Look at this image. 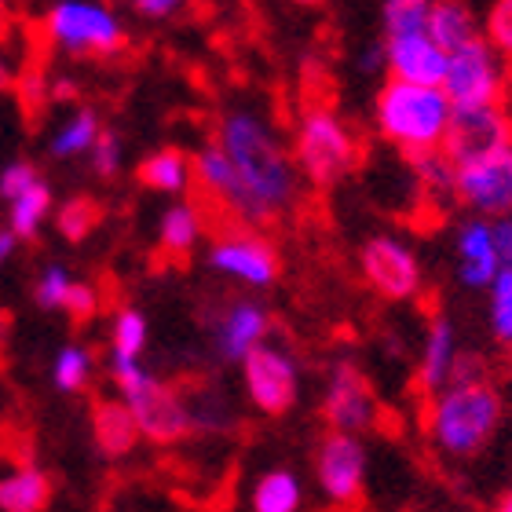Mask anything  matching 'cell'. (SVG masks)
I'll return each mask as SVG.
<instances>
[{"label": "cell", "instance_id": "obj_35", "mask_svg": "<svg viewBox=\"0 0 512 512\" xmlns=\"http://www.w3.org/2000/svg\"><path fill=\"white\" fill-rule=\"evenodd\" d=\"M37 183H41L37 165H30V161H8V165L0 169V198H4V202H15L19 194H26L30 187H37Z\"/></svg>", "mask_w": 512, "mask_h": 512}, {"label": "cell", "instance_id": "obj_26", "mask_svg": "<svg viewBox=\"0 0 512 512\" xmlns=\"http://www.w3.org/2000/svg\"><path fill=\"white\" fill-rule=\"evenodd\" d=\"M96 377V355L85 344H63L52 359V384L63 395L85 392Z\"/></svg>", "mask_w": 512, "mask_h": 512}, {"label": "cell", "instance_id": "obj_34", "mask_svg": "<svg viewBox=\"0 0 512 512\" xmlns=\"http://www.w3.org/2000/svg\"><path fill=\"white\" fill-rule=\"evenodd\" d=\"M483 41L491 44L505 63H512V0H494L491 4L487 22H483Z\"/></svg>", "mask_w": 512, "mask_h": 512}, {"label": "cell", "instance_id": "obj_22", "mask_svg": "<svg viewBox=\"0 0 512 512\" xmlns=\"http://www.w3.org/2000/svg\"><path fill=\"white\" fill-rule=\"evenodd\" d=\"M205 235L202 209L194 202H172L158 220V246L165 256H191Z\"/></svg>", "mask_w": 512, "mask_h": 512}, {"label": "cell", "instance_id": "obj_10", "mask_svg": "<svg viewBox=\"0 0 512 512\" xmlns=\"http://www.w3.org/2000/svg\"><path fill=\"white\" fill-rule=\"evenodd\" d=\"M205 264L209 271H216L227 282H238L246 289H267L278 282V271H282V260H278V249L267 242L264 235L256 231H224L220 238L209 242L205 249Z\"/></svg>", "mask_w": 512, "mask_h": 512}, {"label": "cell", "instance_id": "obj_3", "mask_svg": "<svg viewBox=\"0 0 512 512\" xmlns=\"http://www.w3.org/2000/svg\"><path fill=\"white\" fill-rule=\"evenodd\" d=\"M374 125L406 158H421L447 147L454 103L443 85H406L388 77L374 99Z\"/></svg>", "mask_w": 512, "mask_h": 512}, {"label": "cell", "instance_id": "obj_37", "mask_svg": "<svg viewBox=\"0 0 512 512\" xmlns=\"http://www.w3.org/2000/svg\"><path fill=\"white\" fill-rule=\"evenodd\" d=\"M63 311L70 315V319H77V322L92 319V315L99 311V289L92 286V282H81V278H77L74 289H70V300H66Z\"/></svg>", "mask_w": 512, "mask_h": 512}, {"label": "cell", "instance_id": "obj_38", "mask_svg": "<svg viewBox=\"0 0 512 512\" xmlns=\"http://www.w3.org/2000/svg\"><path fill=\"white\" fill-rule=\"evenodd\" d=\"M183 4L187 0H128V8L136 11L139 19H150V22H165L172 15H180Z\"/></svg>", "mask_w": 512, "mask_h": 512}, {"label": "cell", "instance_id": "obj_9", "mask_svg": "<svg viewBox=\"0 0 512 512\" xmlns=\"http://www.w3.org/2000/svg\"><path fill=\"white\" fill-rule=\"evenodd\" d=\"M359 267H363L366 286L374 289L377 297L392 300V304H406V300L421 297V289H425L421 256L399 235L366 238L363 249H359Z\"/></svg>", "mask_w": 512, "mask_h": 512}, {"label": "cell", "instance_id": "obj_20", "mask_svg": "<svg viewBox=\"0 0 512 512\" xmlns=\"http://www.w3.org/2000/svg\"><path fill=\"white\" fill-rule=\"evenodd\" d=\"M136 176L147 191L180 198V194H187V187L194 183V158H187V154L176 147H161L139 161Z\"/></svg>", "mask_w": 512, "mask_h": 512}, {"label": "cell", "instance_id": "obj_24", "mask_svg": "<svg viewBox=\"0 0 512 512\" xmlns=\"http://www.w3.org/2000/svg\"><path fill=\"white\" fill-rule=\"evenodd\" d=\"M304 483L293 469H267L249 491V512H300Z\"/></svg>", "mask_w": 512, "mask_h": 512}, {"label": "cell", "instance_id": "obj_42", "mask_svg": "<svg viewBox=\"0 0 512 512\" xmlns=\"http://www.w3.org/2000/svg\"><path fill=\"white\" fill-rule=\"evenodd\" d=\"M494 512H512V487L502 494V498H498V505H494Z\"/></svg>", "mask_w": 512, "mask_h": 512}, {"label": "cell", "instance_id": "obj_15", "mask_svg": "<svg viewBox=\"0 0 512 512\" xmlns=\"http://www.w3.org/2000/svg\"><path fill=\"white\" fill-rule=\"evenodd\" d=\"M384 70L392 81H406V85H443L447 52L432 41L428 30L384 37Z\"/></svg>", "mask_w": 512, "mask_h": 512}, {"label": "cell", "instance_id": "obj_25", "mask_svg": "<svg viewBox=\"0 0 512 512\" xmlns=\"http://www.w3.org/2000/svg\"><path fill=\"white\" fill-rule=\"evenodd\" d=\"M103 136V125H99L96 110H74L66 121H59L48 139V154L59 161H74V158H88V150L96 147V139Z\"/></svg>", "mask_w": 512, "mask_h": 512}, {"label": "cell", "instance_id": "obj_19", "mask_svg": "<svg viewBox=\"0 0 512 512\" xmlns=\"http://www.w3.org/2000/svg\"><path fill=\"white\" fill-rule=\"evenodd\" d=\"M52 505V476L37 465H15L0 476V512H44Z\"/></svg>", "mask_w": 512, "mask_h": 512}, {"label": "cell", "instance_id": "obj_21", "mask_svg": "<svg viewBox=\"0 0 512 512\" xmlns=\"http://www.w3.org/2000/svg\"><path fill=\"white\" fill-rule=\"evenodd\" d=\"M92 436H96V447L107 458H125L128 450L139 443L143 432L136 425V414L121 399H103L92 410Z\"/></svg>", "mask_w": 512, "mask_h": 512}, {"label": "cell", "instance_id": "obj_4", "mask_svg": "<svg viewBox=\"0 0 512 512\" xmlns=\"http://www.w3.org/2000/svg\"><path fill=\"white\" fill-rule=\"evenodd\" d=\"M118 399L136 414V425L150 443H180L194 432V406L172 384L161 381L143 359H110Z\"/></svg>", "mask_w": 512, "mask_h": 512}, {"label": "cell", "instance_id": "obj_44", "mask_svg": "<svg viewBox=\"0 0 512 512\" xmlns=\"http://www.w3.org/2000/svg\"><path fill=\"white\" fill-rule=\"evenodd\" d=\"M0 337H4V315H0Z\"/></svg>", "mask_w": 512, "mask_h": 512}, {"label": "cell", "instance_id": "obj_23", "mask_svg": "<svg viewBox=\"0 0 512 512\" xmlns=\"http://www.w3.org/2000/svg\"><path fill=\"white\" fill-rule=\"evenodd\" d=\"M428 33L443 52H454L461 44L483 37L476 26V15L465 0H432V15H428Z\"/></svg>", "mask_w": 512, "mask_h": 512}, {"label": "cell", "instance_id": "obj_5", "mask_svg": "<svg viewBox=\"0 0 512 512\" xmlns=\"http://www.w3.org/2000/svg\"><path fill=\"white\" fill-rule=\"evenodd\" d=\"M293 161L300 180L333 187L359 165V139L330 107H308L293 128Z\"/></svg>", "mask_w": 512, "mask_h": 512}, {"label": "cell", "instance_id": "obj_11", "mask_svg": "<svg viewBox=\"0 0 512 512\" xmlns=\"http://www.w3.org/2000/svg\"><path fill=\"white\" fill-rule=\"evenodd\" d=\"M242 384L249 403L267 417L289 414L300 399V363L282 344H260L242 363Z\"/></svg>", "mask_w": 512, "mask_h": 512}, {"label": "cell", "instance_id": "obj_8", "mask_svg": "<svg viewBox=\"0 0 512 512\" xmlns=\"http://www.w3.org/2000/svg\"><path fill=\"white\" fill-rule=\"evenodd\" d=\"M450 161H454V198L472 216L498 220L512 213V143Z\"/></svg>", "mask_w": 512, "mask_h": 512}, {"label": "cell", "instance_id": "obj_18", "mask_svg": "<svg viewBox=\"0 0 512 512\" xmlns=\"http://www.w3.org/2000/svg\"><path fill=\"white\" fill-rule=\"evenodd\" d=\"M512 143V121L502 107L454 110V125L447 136V158H465L476 150H491Z\"/></svg>", "mask_w": 512, "mask_h": 512}, {"label": "cell", "instance_id": "obj_6", "mask_svg": "<svg viewBox=\"0 0 512 512\" xmlns=\"http://www.w3.org/2000/svg\"><path fill=\"white\" fill-rule=\"evenodd\" d=\"M44 37L74 59H107L125 48V22L103 0H55L44 11Z\"/></svg>", "mask_w": 512, "mask_h": 512}, {"label": "cell", "instance_id": "obj_36", "mask_svg": "<svg viewBox=\"0 0 512 512\" xmlns=\"http://www.w3.org/2000/svg\"><path fill=\"white\" fill-rule=\"evenodd\" d=\"M121 158H125V147H121V139L114 136V132H107L103 128V136L96 139V147L88 150V165H92V172L96 176H114V172L121 169Z\"/></svg>", "mask_w": 512, "mask_h": 512}, {"label": "cell", "instance_id": "obj_12", "mask_svg": "<svg viewBox=\"0 0 512 512\" xmlns=\"http://www.w3.org/2000/svg\"><path fill=\"white\" fill-rule=\"evenodd\" d=\"M377 414H381V406H377L370 377L352 359L333 363L326 374V388H322V417H326L330 432L363 436L377 425Z\"/></svg>", "mask_w": 512, "mask_h": 512}, {"label": "cell", "instance_id": "obj_2", "mask_svg": "<svg viewBox=\"0 0 512 512\" xmlns=\"http://www.w3.org/2000/svg\"><path fill=\"white\" fill-rule=\"evenodd\" d=\"M505 395L491 377L450 381L436 395H428L425 432L432 447L450 461L480 458L502 432Z\"/></svg>", "mask_w": 512, "mask_h": 512}, {"label": "cell", "instance_id": "obj_45", "mask_svg": "<svg viewBox=\"0 0 512 512\" xmlns=\"http://www.w3.org/2000/svg\"><path fill=\"white\" fill-rule=\"evenodd\" d=\"M4 4H8V0H0V8H4Z\"/></svg>", "mask_w": 512, "mask_h": 512}, {"label": "cell", "instance_id": "obj_40", "mask_svg": "<svg viewBox=\"0 0 512 512\" xmlns=\"http://www.w3.org/2000/svg\"><path fill=\"white\" fill-rule=\"evenodd\" d=\"M359 70H363V74L384 70V44H366L363 52H359Z\"/></svg>", "mask_w": 512, "mask_h": 512}, {"label": "cell", "instance_id": "obj_33", "mask_svg": "<svg viewBox=\"0 0 512 512\" xmlns=\"http://www.w3.org/2000/svg\"><path fill=\"white\" fill-rule=\"evenodd\" d=\"M417 180L428 194H454V161L447 158V150H432L421 158H410Z\"/></svg>", "mask_w": 512, "mask_h": 512}, {"label": "cell", "instance_id": "obj_39", "mask_svg": "<svg viewBox=\"0 0 512 512\" xmlns=\"http://www.w3.org/2000/svg\"><path fill=\"white\" fill-rule=\"evenodd\" d=\"M494 246H498L502 267H512V213L494 220Z\"/></svg>", "mask_w": 512, "mask_h": 512}, {"label": "cell", "instance_id": "obj_17", "mask_svg": "<svg viewBox=\"0 0 512 512\" xmlns=\"http://www.w3.org/2000/svg\"><path fill=\"white\" fill-rule=\"evenodd\" d=\"M461 337L458 326L447 319V315H436L428 322L425 337H421V355H417V384L425 388L428 395H436L439 388H447L458 374L461 363Z\"/></svg>", "mask_w": 512, "mask_h": 512}, {"label": "cell", "instance_id": "obj_14", "mask_svg": "<svg viewBox=\"0 0 512 512\" xmlns=\"http://www.w3.org/2000/svg\"><path fill=\"white\" fill-rule=\"evenodd\" d=\"M209 333H213L216 359L242 366L271 337V311L253 297L227 300L224 308L213 315V322H209Z\"/></svg>", "mask_w": 512, "mask_h": 512}, {"label": "cell", "instance_id": "obj_1", "mask_svg": "<svg viewBox=\"0 0 512 512\" xmlns=\"http://www.w3.org/2000/svg\"><path fill=\"white\" fill-rule=\"evenodd\" d=\"M216 147L224 150L235 169V205L231 216L260 227L286 216L300 198V172L293 150L286 147L275 121L260 107L238 103L220 114Z\"/></svg>", "mask_w": 512, "mask_h": 512}, {"label": "cell", "instance_id": "obj_30", "mask_svg": "<svg viewBox=\"0 0 512 512\" xmlns=\"http://www.w3.org/2000/svg\"><path fill=\"white\" fill-rule=\"evenodd\" d=\"M428 15H432V0H384L381 4L384 37L428 30Z\"/></svg>", "mask_w": 512, "mask_h": 512}, {"label": "cell", "instance_id": "obj_29", "mask_svg": "<svg viewBox=\"0 0 512 512\" xmlns=\"http://www.w3.org/2000/svg\"><path fill=\"white\" fill-rule=\"evenodd\" d=\"M487 326L494 341L512 352V267H502L487 286Z\"/></svg>", "mask_w": 512, "mask_h": 512}, {"label": "cell", "instance_id": "obj_41", "mask_svg": "<svg viewBox=\"0 0 512 512\" xmlns=\"http://www.w3.org/2000/svg\"><path fill=\"white\" fill-rule=\"evenodd\" d=\"M19 242L22 238L11 231V227H0V267H8L11 260H15V253H19Z\"/></svg>", "mask_w": 512, "mask_h": 512}, {"label": "cell", "instance_id": "obj_31", "mask_svg": "<svg viewBox=\"0 0 512 512\" xmlns=\"http://www.w3.org/2000/svg\"><path fill=\"white\" fill-rule=\"evenodd\" d=\"M55 227H59V235H63L66 242H85L99 227V205L92 202V198H85V194H77V198L59 205Z\"/></svg>", "mask_w": 512, "mask_h": 512}, {"label": "cell", "instance_id": "obj_7", "mask_svg": "<svg viewBox=\"0 0 512 512\" xmlns=\"http://www.w3.org/2000/svg\"><path fill=\"white\" fill-rule=\"evenodd\" d=\"M505 85H509V63L483 37L461 44L447 55L443 92L454 103V110L502 107Z\"/></svg>", "mask_w": 512, "mask_h": 512}, {"label": "cell", "instance_id": "obj_43", "mask_svg": "<svg viewBox=\"0 0 512 512\" xmlns=\"http://www.w3.org/2000/svg\"><path fill=\"white\" fill-rule=\"evenodd\" d=\"M289 4H300V8H319L322 0H289Z\"/></svg>", "mask_w": 512, "mask_h": 512}, {"label": "cell", "instance_id": "obj_28", "mask_svg": "<svg viewBox=\"0 0 512 512\" xmlns=\"http://www.w3.org/2000/svg\"><path fill=\"white\" fill-rule=\"evenodd\" d=\"M150 341V322L139 308L114 311L110 322V359H143Z\"/></svg>", "mask_w": 512, "mask_h": 512}, {"label": "cell", "instance_id": "obj_27", "mask_svg": "<svg viewBox=\"0 0 512 512\" xmlns=\"http://www.w3.org/2000/svg\"><path fill=\"white\" fill-rule=\"evenodd\" d=\"M52 216V187L48 183H37L26 194H19L15 202H8V227L19 238H37L41 227L48 224Z\"/></svg>", "mask_w": 512, "mask_h": 512}, {"label": "cell", "instance_id": "obj_32", "mask_svg": "<svg viewBox=\"0 0 512 512\" xmlns=\"http://www.w3.org/2000/svg\"><path fill=\"white\" fill-rule=\"evenodd\" d=\"M77 278L66 271L63 264H48L37 275V282H33V300H37V308L44 311H63L66 300H70V289H74Z\"/></svg>", "mask_w": 512, "mask_h": 512}, {"label": "cell", "instance_id": "obj_13", "mask_svg": "<svg viewBox=\"0 0 512 512\" xmlns=\"http://www.w3.org/2000/svg\"><path fill=\"white\" fill-rule=\"evenodd\" d=\"M366 447L359 436L348 432H330L315 450V480L326 502L333 505H355L366 491Z\"/></svg>", "mask_w": 512, "mask_h": 512}, {"label": "cell", "instance_id": "obj_16", "mask_svg": "<svg viewBox=\"0 0 512 512\" xmlns=\"http://www.w3.org/2000/svg\"><path fill=\"white\" fill-rule=\"evenodd\" d=\"M454 260H458V282L465 289H483L491 286L502 260H498V246H494V220L487 216H469L461 220L454 231Z\"/></svg>", "mask_w": 512, "mask_h": 512}, {"label": "cell", "instance_id": "obj_46", "mask_svg": "<svg viewBox=\"0 0 512 512\" xmlns=\"http://www.w3.org/2000/svg\"><path fill=\"white\" fill-rule=\"evenodd\" d=\"M509 381H512V366H509Z\"/></svg>", "mask_w": 512, "mask_h": 512}]
</instances>
